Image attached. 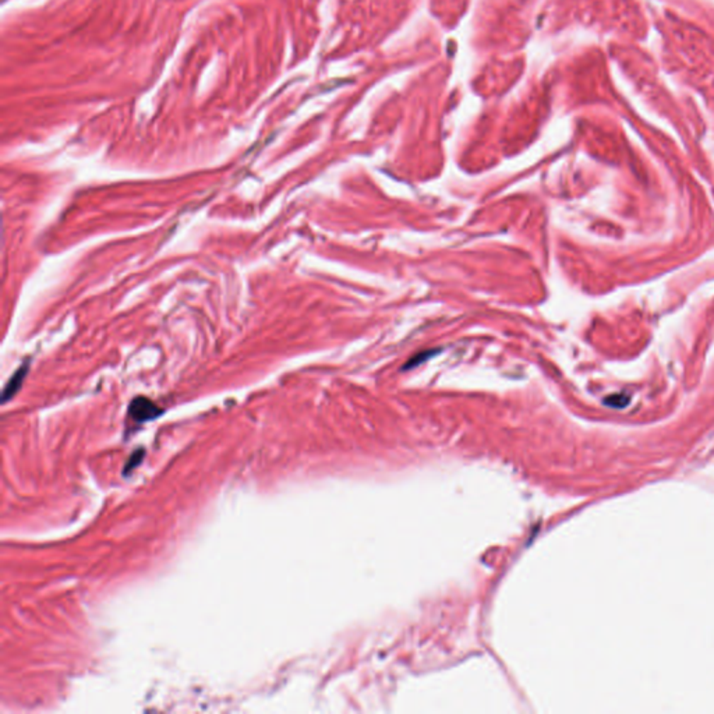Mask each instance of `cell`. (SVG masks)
<instances>
[{"label": "cell", "mask_w": 714, "mask_h": 714, "mask_svg": "<svg viewBox=\"0 0 714 714\" xmlns=\"http://www.w3.org/2000/svg\"><path fill=\"white\" fill-rule=\"evenodd\" d=\"M143 458H144L143 449H139V451H136V452H134V454H133V455L130 456V459H129V462H127V465H126V473H127V472H130V471H133L134 468H137V466H139V465H140V463L143 462Z\"/></svg>", "instance_id": "cell-3"}, {"label": "cell", "mask_w": 714, "mask_h": 714, "mask_svg": "<svg viewBox=\"0 0 714 714\" xmlns=\"http://www.w3.org/2000/svg\"><path fill=\"white\" fill-rule=\"evenodd\" d=\"M431 355H432V353H427V352H425V353H422V355L415 356V357H413V359H412V360H410V362L405 366V369H410V367H413V366H418V364L423 363V362H425V359L431 357Z\"/></svg>", "instance_id": "cell-4"}, {"label": "cell", "mask_w": 714, "mask_h": 714, "mask_svg": "<svg viewBox=\"0 0 714 714\" xmlns=\"http://www.w3.org/2000/svg\"><path fill=\"white\" fill-rule=\"evenodd\" d=\"M27 373H28V364H24V366H21V367H20V369H18V370L13 374V377L8 380V382H7V384H6V386H4V389H3V395H1V401H3V403H6L8 399H11V398H13V396L18 392V389L21 388V385H23V381H24V379H25Z\"/></svg>", "instance_id": "cell-2"}, {"label": "cell", "mask_w": 714, "mask_h": 714, "mask_svg": "<svg viewBox=\"0 0 714 714\" xmlns=\"http://www.w3.org/2000/svg\"><path fill=\"white\" fill-rule=\"evenodd\" d=\"M162 415V410L148 398L139 396L132 401L129 406V416L136 422V423H145L155 420Z\"/></svg>", "instance_id": "cell-1"}]
</instances>
